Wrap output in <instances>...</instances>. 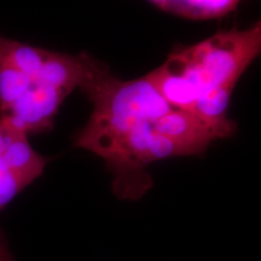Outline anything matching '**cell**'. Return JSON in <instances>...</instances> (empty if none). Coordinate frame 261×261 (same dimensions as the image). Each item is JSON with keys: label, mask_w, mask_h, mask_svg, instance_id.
<instances>
[{"label": "cell", "mask_w": 261, "mask_h": 261, "mask_svg": "<svg viewBox=\"0 0 261 261\" xmlns=\"http://www.w3.org/2000/svg\"><path fill=\"white\" fill-rule=\"evenodd\" d=\"M48 161L33 148L28 136L0 121V212L41 177Z\"/></svg>", "instance_id": "4"}, {"label": "cell", "mask_w": 261, "mask_h": 261, "mask_svg": "<svg viewBox=\"0 0 261 261\" xmlns=\"http://www.w3.org/2000/svg\"><path fill=\"white\" fill-rule=\"evenodd\" d=\"M92 103L86 125L74 136V145L102 159L137 127L155 121L173 108L159 92L148 75L123 81L100 62L81 87Z\"/></svg>", "instance_id": "3"}, {"label": "cell", "mask_w": 261, "mask_h": 261, "mask_svg": "<svg viewBox=\"0 0 261 261\" xmlns=\"http://www.w3.org/2000/svg\"><path fill=\"white\" fill-rule=\"evenodd\" d=\"M154 128L160 135L174 142L184 156L202 155L212 143L223 139L218 130L194 114L175 108L156 120Z\"/></svg>", "instance_id": "5"}, {"label": "cell", "mask_w": 261, "mask_h": 261, "mask_svg": "<svg viewBox=\"0 0 261 261\" xmlns=\"http://www.w3.org/2000/svg\"><path fill=\"white\" fill-rule=\"evenodd\" d=\"M163 11L194 21L224 17L234 11L242 0H149Z\"/></svg>", "instance_id": "6"}, {"label": "cell", "mask_w": 261, "mask_h": 261, "mask_svg": "<svg viewBox=\"0 0 261 261\" xmlns=\"http://www.w3.org/2000/svg\"><path fill=\"white\" fill-rule=\"evenodd\" d=\"M99 63L86 52L62 54L0 34V121L28 137L47 132Z\"/></svg>", "instance_id": "1"}, {"label": "cell", "mask_w": 261, "mask_h": 261, "mask_svg": "<svg viewBox=\"0 0 261 261\" xmlns=\"http://www.w3.org/2000/svg\"><path fill=\"white\" fill-rule=\"evenodd\" d=\"M261 55V19L246 29H231L205 40L178 46L148 77L175 109L189 110L217 89L234 90L247 68Z\"/></svg>", "instance_id": "2"}, {"label": "cell", "mask_w": 261, "mask_h": 261, "mask_svg": "<svg viewBox=\"0 0 261 261\" xmlns=\"http://www.w3.org/2000/svg\"><path fill=\"white\" fill-rule=\"evenodd\" d=\"M0 261H14L11 253H10L8 244L0 233Z\"/></svg>", "instance_id": "7"}]
</instances>
